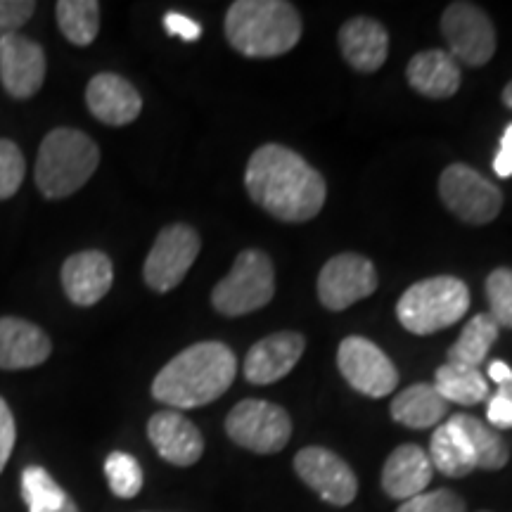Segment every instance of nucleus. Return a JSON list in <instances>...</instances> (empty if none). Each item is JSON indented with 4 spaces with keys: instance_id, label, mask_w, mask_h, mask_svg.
Instances as JSON below:
<instances>
[{
    "instance_id": "obj_1",
    "label": "nucleus",
    "mask_w": 512,
    "mask_h": 512,
    "mask_svg": "<svg viewBox=\"0 0 512 512\" xmlns=\"http://www.w3.org/2000/svg\"><path fill=\"white\" fill-rule=\"evenodd\" d=\"M245 188L254 204L287 223L316 219L328 195L323 176L302 155L278 143L261 145L249 157Z\"/></svg>"
},
{
    "instance_id": "obj_2",
    "label": "nucleus",
    "mask_w": 512,
    "mask_h": 512,
    "mask_svg": "<svg viewBox=\"0 0 512 512\" xmlns=\"http://www.w3.org/2000/svg\"><path fill=\"white\" fill-rule=\"evenodd\" d=\"M235 373L238 361L226 344H192L159 370L152 382V396L169 408H200L221 399Z\"/></svg>"
},
{
    "instance_id": "obj_3",
    "label": "nucleus",
    "mask_w": 512,
    "mask_h": 512,
    "mask_svg": "<svg viewBox=\"0 0 512 512\" xmlns=\"http://www.w3.org/2000/svg\"><path fill=\"white\" fill-rule=\"evenodd\" d=\"M226 38L245 57H278L299 43L302 17L285 0H238L226 12Z\"/></svg>"
},
{
    "instance_id": "obj_4",
    "label": "nucleus",
    "mask_w": 512,
    "mask_h": 512,
    "mask_svg": "<svg viewBox=\"0 0 512 512\" xmlns=\"http://www.w3.org/2000/svg\"><path fill=\"white\" fill-rule=\"evenodd\" d=\"M100 147L79 128H55L43 138L36 159V185L48 200H64L98 171Z\"/></svg>"
},
{
    "instance_id": "obj_5",
    "label": "nucleus",
    "mask_w": 512,
    "mask_h": 512,
    "mask_svg": "<svg viewBox=\"0 0 512 512\" xmlns=\"http://www.w3.org/2000/svg\"><path fill=\"white\" fill-rule=\"evenodd\" d=\"M470 309V290L453 275H437L408 287L396 304V318L413 335H432L456 325Z\"/></svg>"
},
{
    "instance_id": "obj_6",
    "label": "nucleus",
    "mask_w": 512,
    "mask_h": 512,
    "mask_svg": "<svg viewBox=\"0 0 512 512\" xmlns=\"http://www.w3.org/2000/svg\"><path fill=\"white\" fill-rule=\"evenodd\" d=\"M275 294V271L271 256L259 249L238 254L226 278L211 292V304L223 316L238 318L264 309Z\"/></svg>"
},
{
    "instance_id": "obj_7",
    "label": "nucleus",
    "mask_w": 512,
    "mask_h": 512,
    "mask_svg": "<svg viewBox=\"0 0 512 512\" xmlns=\"http://www.w3.org/2000/svg\"><path fill=\"white\" fill-rule=\"evenodd\" d=\"M439 197L453 216L472 226H486L503 209L501 188L467 164L446 166L439 178Z\"/></svg>"
},
{
    "instance_id": "obj_8",
    "label": "nucleus",
    "mask_w": 512,
    "mask_h": 512,
    "mask_svg": "<svg viewBox=\"0 0 512 512\" xmlns=\"http://www.w3.org/2000/svg\"><path fill=\"white\" fill-rule=\"evenodd\" d=\"M226 432L235 444L261 456L280 453L292 437V420L278 403L240 401L226 418Z\"/></svg>"
},
{
    "instance_id": "obj_9",
    "label": "nucleus",
    "mask_w": 512,
    "mask_h": 512,
    "mask_svg": "<svg viewBox=\"0 0 512 512\" xmlns=\"http://www.w3.org/2000/svg\"><path fill=\"white\" fill-rule=\"evenodd\" d=\"M200 247V235L188 223H171V226H166L157 235L155 245H152L145 259V285L157 294L176 290L183 283L185 275H188L192 264H195Z\"/></svg>"
},
{
    "instance_id": "obj_10",
    "label": "nucleus",
    "mask_w": 512,
    "mask_h": 512,
    "mask_svg": "<svg viewBox=\"0 0 512 512\" xmlns=\"http://www.w3.org/2000/svg\"><path fill=\"white\" fill-rule=\"evenodd\" d=\"M441 34L448 55L465 67H484L496 53V29L491 17L472 3H451L441 15Z\"/></svg>"
},
{
    "instance_id": "obj_11",
    "label": "nucleus",
    "mask_w": 512,
    "mask_h": 512,
    "mask_svg": "<svg viewBox=\"0 0 512 512\" xmlns=\"http://www.w3.org/2000/svg\"><path fill=\"white\" fill-rule=\"evenodd\" d=\"M337 366L344 380L370 399H382L399 387V370L392 358L366 337L351 335L342 339L337 351Z\"/></svg>"
},
{
    "instance_id": "obj_12",
    "label": "nucleus",
    "mask_w": 512,
    "mask_h": 512,
    "mask_svg": "<svg viewBox=\"0 0 512 512\" xmlns=\"http://www.w3.org/2000/svg\"><path fill=\"white\" fill-rule=\"evenodd\" d=\"M377 271L366 256L347 252L337 254L320 268L318 299L325 309L344 311L377 290Z\"/></svg>"
},
{
    "instance_id": "obj_13",
    "label": "nucleus",
    "mask_w": 512,
    "mask_h": 512,
    "mask_svg": "<svg viewBox=\"0 0 512 512\" xmlns=\"http://www.w3.org/2000/svg\"><path fill=\"white\" fill-rule=\"evenodd\" d=\"M294 470L309 489L323 498L325 503L344 505L354 503L358 494V479L347 460L323 446H306L294 456Z\"/></svg>"
},
{
    "instance_id": "obj_14",
    "label": "nucleus",
    "mask_w": 512,
    "mask_h": 512,
    "mask_svg": "<svg viewBox=\"0 0 512 512\" xmlns=\"http://www.w3.org/2000/svg\"><path fill=\"white\" fill-rule=\"evenodd\" d=\"M46 53L24 34L0 38V83L15 100H29L46 81Z\"/></svg>"
},
{
    "instance_id": "obj_15",
    "label": "nucleus",
    "mask_w": 512,
    "mask_h": 512,
    "mask_svg": "<svg viewBox=\"0 0 512 512\" xmlns=\"http://www.w3.org/2000/svg\"><path fill=\"white\" fill-rule=\"evenodd\" d=\"M86 105L93 117L107 126L133 124L143 112V98L136 86L114 72L95 74L88 81Z\"/></svg>"
},
{
    "instance_id": "obj_16",
    "label": "nucleus",
    "mask_w": 512,
    "mask_h": 512,
    "mask_svg": "<svg viewBox=\"0 0 512 512\" xmlns=\"http://www.w3.org/2000/svg\"><path fill=\"white\" fill-rule=\"evenodd\" d=\"M147 437L166 463L190 467L202 458L204 437L192 422L178 411H159L147 422Z\"/></svg>"
},
{
    "instance_id": "obj_17",
    "label": "nucleus",
    "mask_w": 512,
    "mask_h": 512,
    "mask_svg": "<svg viewBox=\"0 0 512 512\" xmlns=\"http://www.w3.org/2000/svg\"><path fill=\"white\" fill-rule=\"evenodd\" d=\"M306 349V339L299 332H275L259 339L245 358V377L252 384H273L290 375Z\"/></svg>"
},
{
    "instance_id": "obj_18",
    "label": "nucleus",
    "mask_w": 512,
    "mask_h": 512,
    "mask_svg": "<svg viewBox=\"0 0 512 512\" xmlns=\"http://www.w3.org/2000/svg\"><path fill=\"white\" fill-rule=\"evenodd\" d=\"M114 283L110 256L98 249L72 254L62 266V287L76 306L98 304Z\"/></svg>"
},
{
    "instance_id": "obj_19",
    "label": "nucleus",
    "mask_w": 512,
    "mask_h": 512,
    "mask_svg": "<svg viewBox=\"0 0 512 512\" xmlns=\"http://www.w3.org/2000/svg\"><path fill=\"white\" fill-rule=\"evenodd\" d=\"M53 342L24 318H0V370H29L48 361Z\"/></svg>"
},
{
    "instance_id": "obj_20",
    "label": "nucleus",
    "mask_w": 512,
    "mask_h": 512,
    "mask_svg": "<svg viewBox=\"0 0 512 512\" xmlns=\"http://www.w3.org/2000/svg\"><path fill=\"white\" fill-rule=\"evenodd\" d=\"M434 467L427 451L418 444L396 446L382 467V489L394 501H411L432 482Z\"/></svg>"
},
{
    "instance_id": "obj_21",
    "label": "nucleus",
    "mask_w": 512,
    "mask_h": 512,
    "mask_svg": "<svg viewBox=\"0 0 512 512\" xmlns=\"http://www.w3.org/2000/svg\"><path fill=\"white\" fill-rule=\"evenodd\" d=\"M339 50L356 72L373 74L389 55V34L370 17H354L339 29Z\"/></svg>"
},
{
    "instance_id": "obj_22",
    "label": "nucleus",
    "mask_w": 512,
    "mask_h": 512,
    "mask_svg": "<svg viewBox=\"0 0 512 512\" xmlns=\"http://www.w3.org/2000/svg\"><path fill=\"white\" fill-rule=\"evenodd\" d=\"M406 76L413 91L425 98L446 100L460 88V64L448 55V50L418 53L408 62Z\"/></svg>"
},
{
    "instance_id": "obj_23",
    "label": "nucleus",
    "mask_w": 512,
    "mask_h": 512,
    "mask_svg": "<svg viewBox=\"0 0 512 512\" xmlns=\"http://www.w3.org/2000/svg\"><path fill=\"white\" fill-rule=\"evenodd\" d=\"M392 418L411 430H430L446 418L448 403L434 389V384H411L394 396Z\"/></svg>"
},
{
    "instance_id": "obj_24",
    "label": "nucleus",
    "mask_w": 512,
    "mask_h": 512,
    "mask_svg": "<svg viewBox=\"0 0 512 512\" xmlns=\"http://www.w3.org/2000/svg\"><path fill=\"white\" fill-rule=\"evenodd\" d=\"M448 422L460 432V437H463L467 448H470L477 467H482V470H503L508 465L510 448L494 427H489L486 422L467 413L453 415Z\"/></svg>"
},
{
    "instance_id": "obj_25",
    "label": "nucleus",
    "mask_w": 512,
    "mask_h": 512,
    "mask_svg": "<svg viewBox=\"0 0 512 512\" xmlns=\"http://www.w3.org/2000/svg\"><path fill=\"white\" fill-rule=\"evenodd\" d=\"M498 330L501 328H498L496 320L491 318L489 313H477V316L465 325L463 332H460L456 344L448 349L446 363L479 370V366L486 361V356H489L491 347H494V342L498 339Z\"/></svg>"
},
{
    "instance_id": "obj_26",
    "label": "nucleus",
    "mask_w": 512,
    "mask_h": 512,
    "mask_svg": "<svg viewBox=\"0 0 512 512\" xmlns=\"http://www.w3.org/2000/svg\"><path fill=\"white\" fill-rule=\"evenodd\" d=\"M22 498L29 512H79L74 498L41 465L24 467Z\"/></svg>"
},
{
    "instance_id": "obj_27",
    "label": "nucleus",
    "mask_w": 512,
    "mask_h": 512,
    "mask_svg": "<svg viewBox=\"0 0 512 512\" xmlns=\"http://www.w3.org/2000/svg\"><path fill=\"white\" fill-rule=\"evenodd\" d=\"M427 456H430L434 470H439L441 475L453 479L467 477L472 470H477V463L475 458H472L470 448H467L463 437H460V432L451 425V422L437 427V432L432 434Z\"/></svg>"
},
{
    "instance_id": "obj_28",
    "label": "nucleus",
    "mask_w": 512,
    "mask_h": 512,
    "mask_svg": "<svg viewBox=\"0 0 512 512\" xmlns=\"http://www.w3.org/2000/svg\"><path fill=\"white\" fill-rule=\"evenodd\" d=\"M434 389L446 403H460V406H477L489 399V384L479 370L451 366V363L437 368Z\"/></svg>"
},
{
    "instance_id": "obj_29",
    "label": "nucleus",
    "mask_w": 512,
    "mask_h": 512,
    "mask_svg": "<svg viewBox=\"0 0 512 512\" xmlns=\"http://www.w3.org/2000/svg\"><path fill=\"white\" fill-rule=\"evenodd\" d=\"M57 27L74 46L86 48L98 38L100 3L95 0H60L55 5Z\"/></svg>"
},
{
    "instance_id": "obj_30",
    "label": "nucleus",
    "mask_w": 512,
    "mask_h": 512,
    "mask_svg": "<svg viewBox=\"0 0 512 512\" xmlns=\"http://www.w3.org/2000/svg\"><path fill=\"white\" fill-rule=\"evenodd\" d=\"M105 477L112 494L119 498H136L143 489V467L131 453L112 451L105 460Z\"/></svg>"
},
{
    "instance_id": "obj_31",
    "label": "nucleus",
    "mask_w": 512,
    "mask_h": 512,
    "mask_svg": "<svg viewBox=\"0 0 512 512\" xmlns=\"http://www.w3.org/2000/svg\"><path fill=\"white\" fill-rule=\"evenodd\" d=\"M486 299H489V316L498 328L512 330V268H496L486 278Z\"/></svg>"
},
{
    "instance_id": "obj_32",
    "label": "nucleus",
    "mask_w": 512,
    "mask_h": 512,
    "mask_svg": "<svg viewBox=\"0 0 512 512\" xmlns=\"http://www.w3.org/2000/svg\"><path fill=\"white\" fill-rule=\"evenodd\" d=\"M27 162L17 143L8 138H0V200H10L22 188Z\"/></svg>"
},
{
    "instance_id": "obj_33",
    "label": "nucleus",
    "mask_w": 512,
    "mask_h": 512,
    "mask_svg": "<svg viewBox=\"0 0 512 512\" xmlns=\"http://www.w3.org/2000/svg\"><path fill=\"white\" fill-rule=\"evenodd\" d=\"M396 512H467L465 501L451 489L422 491L420 496L403 501Z\"/></svg>"
},
{
    "instance_id": "obj_34",
    "label": "nucleus",
    "mask_w": 512,
    "mask_h": 512,
    "mask_svg": "<svg viewBox=\"0 0 512 512\" xmlns=\"http://www.w3.org/2000/svg\"><path fill=\"white\" fill-rule=\"evenodd\" d=\"M34 0H0V38L17 34L34 15Z\"/></svg>"
},
{
    "instance_id": "obj_35",
    "label": "nucleus",
    "mask_w": 512,
    "mask_h": 512,
    "mask_svg": "<svg viewBox=\"0 0 512 512\" xmlns=\"http://www.w3.org/2000/svg\"><path fill=\"white\" fill-rule=\"evenodd\" d=\"M486 420L491 422V427H498V430H510L512 427V375L510 380L498 384V392L489 399Z\"/></svg>"
},
{
    "instance_id": "obj_36",
    "label": "nucleus",
    "mask_w": 512,
    "mask_h": 512,
    "mask_svg": "<svg viewBox=\"0 0 512 512\" xmlns=\"http://www.w3.org/2000/svg\"><path fill=\"white\" fill-rule=\"evenodd\" d=\"M15 441H17L15 415H12L8 401L0 396V472L5 470L12 451H15Z\"/></svg>"
},
{
    "instance_id": "obj_37",
    "label": "nucleus",
    "mask_w": 512,
    "mask_h": 512,
    "mask_svg": "<svg viewBox=\"0 0 512 512\" xmlns=\"http://www.w3.org/2000/svg\"><path fill=\"white\" fill-rule=\"evenodd\" d=\"M166 34L183 38V41H197L202 36V27L195 19L181 15V12H166L164 15Z\"/></svg>"
},
{
    "instance_id": "obj_38",
    "label": "nucleus",
    "mask_w": 512,
    "mask_h": 512,
    "mask_svg": "<svg viewBox=\"0 0 512 512\" xmlns=\"http://www.w3.org/2000/svg\"><path fill=\"white\" fill-rule=\"evenodd\" d=\"M494 171H496V176H501V178L512 176V124L505 128V133L501 138V147H498L496 159H494Z\"/></svg>"
},
{
    "instance_id": "obj_39",
    "label": "nucleus",
    "mask_w": 512,
    "mask_h": 512,
    "mask_svg": "<svg viewBox=\"0 0 512 512\" xmlns=\"http://www.w3.org/2000/svg\"><path fill=\"white\" fill-rule=\"evenodd\" d=\"M510 375H512V368L508 366V363H503V361H494L489 366V377L494 382H498V384H503L505 380H510Z\"/></svg>"
},
{
    "instance_id": "obj_40",
    "label": "nucleus",
    "mask_w": 512,
    "mask_h": 512,
    "mask_svg": "<svg viewBox=\"0 0 512 512\" xmlns=\"http://www.w3.org/2000/svg\"><path fill=\"white\" fill-rule=\"evenodd\" d=\"M503 102H505V107H510L512 110V81L503 88Z\"/></svg>"
},
{
    "instance_id": "obj_41",
    "label": "nucleus",
    "mask_w": 512,
    "mask_h": 512,
    "mask_svg": "<svg viewBox=\"0 0 512 512\" xmlns=\"http://www.w3.org/2000/svg\"><path fill=\"white\" fill-rule=\"evenodd\" d=\"M484 512H486V510H484Z\"/></svg>"
}]
</instances>
